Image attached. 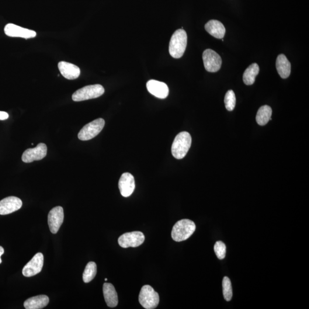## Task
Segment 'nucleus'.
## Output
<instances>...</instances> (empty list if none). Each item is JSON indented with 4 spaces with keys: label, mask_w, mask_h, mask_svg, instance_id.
<instances>
[{
    "label": "nucleus",
    "mask_w": 309,
    "mask_h": 309,
    "mask_svg": "<svg viewBox=\"0 0 309 309\" xmlns=\"http://www.w3.org/2000/svg\"><path fill=\"white\" fill-rule=\"evenodd\" d=\"M187 35L186 31L183 29L176 30L172 34L169 45L170 55L175 58L183 56L186 49Z\"/></svg>",
    "instance_id": "obj_1"
},
{
    "label": "nucleus",
    "mask_w": 309,
    "mask_h": 309,
    "mask_svg": "<svg viewBox=\"0 0 309 309\" xmlns=\"http://www.w3.org/2000/svg\"><path fill=\"white\" fill-rule=\"evenodd\" d=\"M192 138L187 132L183 131L176 135L171 147L172 154L177 159L185 157L192 145Z\"/></svg>",
    "instance_id": "obj_2"
},
{
    "label": "nucleus",
    "mask_w": 309,
    "mask_h": 309,
    "mask_svg": "<svg viewBox=\"0 0 309 309\" xmlns=\"http://www.w3.org/2000/svg\"><path fill=\"white\" fill-rule=\"evenodd\" d=\"M196 225L190 220H182L176 222L172 228L171 236L173 240L182 242L186 240L195 232Z\"/></svg>",
    "instance_id": "obj_3"
},
{
    "label": "nucleus",
    "mask_w": 309,
    "mask_h": 309,
    "mask_svg": "<svg viewBox=\"0 0 309 309\" xmlns=\"http://www.w3.org/2000/svg\"><path fill=\"white\" fill-rule=\"evenodd\" d=\"M105 90L102 85L95 84L84 86L76 91L72 95V100L75 102L98 98L104 94Z\"/></svg>",
    "instance_id": "obj_4"
},
{
    "label": "nucleus",
    "mask_w": 309,
    "mask_h": 309,
    "mask_svg": "<svg viewBox=\"0 0 309 309\" xmlns=\"http://www.w3.org/2000/svg\"><path fill=\"white\" fill-rule=\"evenodd\" d=\"M159 296L157 292L150 285L142 287L139 301L144 308L154 309L158 307L159 303Z\"/></svg>",
    "instance_id": "obj_5"
},
{
    "label": "nucleus",
    "mask_w": 309,
    "mask_h": 309,
    "mask_svg": "<svg viewBox=\"0 0 309 309\" xmlns=\"http://www.w3.org/2000/svg\"><path fill=\"white\" fill-rule=\"evenodd\" d=\"M105 121L102 118H99L85 125L79 132L78 134L79 140L82 141L92 140L100 134L103 129Z\"/></svg>",
    "instance_id": "obj_6"
},
{
    "label": "nucleus",
    "mask_w": 309,
    "mask_h": 309,
    "mask_svg": "<svg viewBox=\"0 0 309 309\" xmlns=\"http://www.w3.org/2000/svg\"><path fill=\"white\" fill-rule=\"evenodd\" d=\"M145 237L140 231L127 232L118 239V243L121 248H137L143 244Z\"/></svg>",
    "instance_id": "obj_7"
},
{
    "label": "nucleus",
    "mask_w": 309,
    "mask_h": 309,
    "mask_svg": "<svg viewBox=\"0 0 309 309\" xmlns=\"http://www.w3.org/2000/svg\"><path fill=\"white\" fill-rule=\"evenodd\" d=\"M203 60L204 68L209 72H217L221 68L222 58L216 52L207 49L203 52Z\"/></svg>",
    "instance_id": "obj_8"
},
{
    "label": "nucleus",
    "mask_w": 309,
    "mask_h": 309,
    "mask_svg": "<svg viewBox=\"0 0 309 309\" xmlns=\"http://www.w3.org/2000/svg\"><path fill=\"white\" fill-rule=\"evenodd\" d=\"M64 210L61 206L55 207L48 215V223L52 233L56 234L64 221Z\"/></svg>",
    "instance_id": "obj_9"
},
{
    "label": "nucleus",
    "mask_w": 309,
    "mask_h": 309,
    "mask_svg": "<svg viewBox=\"0 0 309 309\" xmlns=\"http://www.w3.org/2000/svg\"><path fill=\"white\" fill-rule=\"evenodd\" d=\"M44 265V256L39 253L24 266L23 269L24 276L30 277L37 275L42 270Z\"/></svg>",
    "instance_id": "obj_10"
},
{
    "label": "nucleus",
    "mask_w": 309,
    "mask_h": 309,
    "mask_svg": "<svg viewBox=\"0 0 309 309\" xmlns=\"http://www.w3.org/2000/svg\"><path fill=\"white\" fill-rule=\"evenodd\" d=\"M47 154V147L46 144L39 143L35 148L27 149L22 156V161L25 163H32L40 161L46 157Z\"/></svg>",
    "instance_id": "obj_11"
},
{
    "label": "nucleus",
    "mask_w": 309,
    "mask_h": 309,
    "mask_svg": "<svg viewBox=\"0 0 309 309\" xmlns=\"http://www.w3.org/2000/svg\"><path fill=\"white\" fill-rule=\"evenodd\" d=\"M6 35L12 37H22L24 39H31L36 36L35 31L24 28L13 24H8L4 28Z\"/></svg>",
    "instance_id": "obj_12"
},
{
    "label": "nucleus",
    "mask_w": 309,
    "mask_h": 309,
    "mask_svg": "<svg viewBox=\"0 0 309 309\" xmlns=\"http://www.w3.org/2000/svg\"><path fill=\"white\" fill-rule=\"evenodd\" d=\"M23 202L19 197H9L0 201V215H5L20 209Z\"/></svg>",
    "instance_id": "obj_13"
},
{
    "label": "nucleus",
    "mask_w": 309,
    "mask_h": 309,
    "mask_svg": "<svg viewBox=\"0 0 309 309\" xmlns=\"http://www.w3.org/2000/svg\"><path fill=\"white\" fill-rule=\"evenodd\" d=\"M119 188L121 195L128 197L133 194L135 189L134 177L129 172L121 175L119 181Z\"/></svg>",
    "instance_id": "obj_14"
},
{
    "label": "nucleus",
    "mask_w": 309,
    "mask_h": 309,
    "mask_svg": "<svg viewBox=\"0 0 309 309\" xmlns=\"http://www.w3.org/2000/svg\"><path fill=\"white\" fill-rule=\"evenodd\" d=\"M147 88L151 94L159 99H165L169 95L168 86L163 82L151 80L147 83Z\"/></svg>",
    "instance_id": "obj_15"
},
{
    "label": "nucleus",
    "mask_w": 309,
    "mask_h": 309,
    "mask_svg": "<svg viewBox=\"0 0 309 309\" xmlns=\"http://www.w3.org/2000/svg\"><path fill=\"white\" fill-rule=\"evenodd\" d=\"M58 68L62 76L68 80L76 79L81 75V69L78 66L68 62H59Z\"/></svg>",
    "instance_id": "obj_16"
},
{
    "label": "nucleus",
    "mask_w": 309,
    "mask_h": 309,
    "mask_svg": "<svg viewBox=\"0 0 309 309\" xmlns=\"http://www.w3.org/2000/svg\"><path fill=\"white\" fill-rule=\"evenodd\" d=\"M205 29L211 36L218 39H222L225 33V26L218 20H211L205 25Z\"/></svg>",
    "instance_id": "obj_17"
},
{
    "label": "nucleus",
    "mask_w": 309,
    "mask_h": 309,
    "mask_svg": "<svg viewBox=\"0 0 309 309\" xmlns=\"http://www.w3.org/2000/svg\"><path fill=\"white\" fill-rule=\"evenodd\" d=\"M103 291L107 306L110 308L116 307L118 304V296L113 284L109 283H104Z\"/></svg>",
    "instance_id": "obj_18"
},
{
    "label": "nucleus",
    "mask_w": 309,
    "mask_h": 309,
    "mask_svg": "<svg viewBox=\"0 0 309 309\" xmlns=\"http://www.w3.org/2000/svg\"><path fill=\"white\" fill-rule=\"evenodd\" d=\"M50 299L46 295H40L28 298L24 302V306L27 309H41L47 306Z\"/></svg>",
    "instance_id": "obj_19"
},
{
    "label": "nucleus",
    "mask_w": 309,
    "mask_h": 309,
    "mask_svg": "<svg viewBox=\"0 0 309 309\" xmlns=\"http://www.w3.org/2000/svg\"><path fill=\"white\" fill-rule=\"evenodd\" d=\"M276 68L278 73L282 79L289 77L291 73V64L286 56L281 54L276 60Z\"/></svg>",
    "instance_id": "obj_20"
},
{
    "label": "nucleus",
    "mask_w": 309,
    "mask_h": 309,
    "mask_svg": "<svg viewBox=\"0 0 309 309\" xmlns=\"http://www.w3.org/2000/svg\"><path fill=\"white\" fill-rule=\"evenodd\" d=\"M259 72V65L256 63H253L246 69L243 75V81L246 85H251L254 84L256 76Z\"/></svg>",
    "instance_id": "obj_21"
},
{
    "label": "nucleus",
    "mask_w": 309,
    "mask_h": 309,
    "mask_svg": "<svg viewBox=\"0 0 309 309\" xmlns=\"http://www.w3.org/2000/svg\"><path fill=\"white\" fill-rule=\"evenodd\" d=\"M272 114V110L269 106H263L258 111L256 116V121L259 126H265L270 120Z\"/></svg>",
    "instance_id": "obj_22"
},
{
    "label": "nucleus",
    "mask_w": 309,
    "mask_h": 309,
    "mask_svg": "<svg viewBox=\"0 0 309 309\" xmlns=\"http://www.w3.org/2000/svg\"><path fill=\"white\" fill-rule=\"evenodd\" d=\"M97 273L96 264L93 262H89L85 267L83 273V279L85 283L91 282L95 277Z\"/></svg>",
    "instance_id": "obj_23"
},
{
    "label": "nucleus",
    "mask_w": 309,
    "mask_h": 309,
    "mask_svg": "<svg viewBox=\"0 0 309 309\" xmlns=\"http://www.w3.org/2000/svg\"><path fill=\"white\" fill-rule=\"evenodd\" d=\"M222 286H223V293L225 299L227 301H231L232 297V286L231 281L227 277L224 278Z\"/></svg>",
    "instance_id": "obj_24"
},
{
    "label": "nucleus",
    "mask_w": 309,
    "mask_h": 309,
    "mask_svg": "<svg viewBox=\"0 0 309 309\" xmlns=\"http://www.w3.org/2000/svg\"><path fill=\"white\" fill-rule=\"evenodd\" d=\"M225 108L228 111H233L236 104V97L232 90H229L225 94L224 100Z\"/></svg>",
    "instance_id": "obj_25"
},
{
    "label": "nucleus",
    "mask_w": 309,
    "mask_h": 309,
    "mask_svg": "<svg viewBox=\"0 0 309 309\" xmlns=\"http://www.w3.org/2000/svg\"><path fill=\"white\" fill-rule=\"evenodd\" d=\"M215 254L219 259L222 260L225 258L226 247L223 242L218 241L214 246Z\"/></svg>",
    "instance_id": "obj_26"
},
{
    "label": "nucleus",
    "mask_w": 309,
    "mask_h": 309,
    "mask_svg": "<svg viewBox=\"0 0 309 309\" xmlns=\"http://www.w3.org/2000/svg\"><path fill=\"white\" fill-rule=\"evenodd\" d=\"M9 117V114L6 112L3 111H0V120H5L8 119Z\"/></svg>",
    "instance_id": "obj_27"
},
{
    "label": "nucleus",
    "mask_w": 309,
    "mask_h": 309,
    "mask_svg": "<svg viewBox=\"0 0 309 309\" xmlns=\"http://www.w3.org/2000/svg\"><path fill=\"white\" fill-rule=\"evenodd\" d=\"M4 253V249H3L1 246H0V264L2 263V260L1 259V256Z\"/></svg>",
    "instance_id": "obj_28"
},
{
    "label": "nucleus",
    "mask_w": 309,
    "mask_h": 309,
    "mask_svg": "<svg viewBox=\"0 0 309 309\" xmlns=\"http://www.w3.org/2000/svg\"><path fill=\"white\" fill-rule=\"evenodd\" d=\"M107 281V279H105V281Z\"/></svg>",
    "instance_id": "obj_29"
}]
</instances>
